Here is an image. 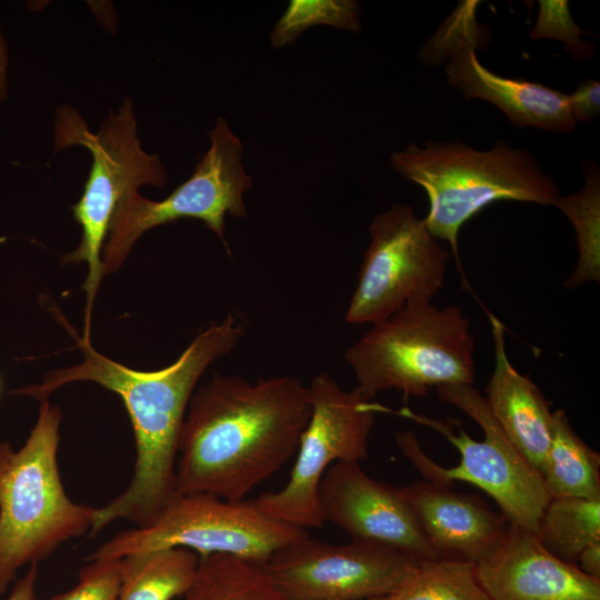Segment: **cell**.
I'll list each match as a JSON object with an SVG mask.
<instances>
[{
  "label": "cell",
  "instance_id": "6da1fadb",
  "mask_svg": "<svg viewBox=\"0 0 600 600\" xmlns=\"http://www.w3.org/2000/svg\"><path fill=\"white\" fill-rule=\"evenodd\" d=\"M242 336L239 320L229 314L200 332L173 363L156 371L128 368L76 336L82 362L50 371L39 384L11 391L41 401L64 384L91 381L123 401L136 441L134 473L123 492L96 508L90 537L118 519L147 528L174 498L179 438L194 387L208 367L229 353Z\"/></svg>",
  "mask_w": 600,
  "mask_h": 600
},
{
  "label": "cell",
  "instance_id": "7a4b0ae2",
  "mask_svg": "<svg viewBox=\"0 0 600 600\" xmlns=\"http://www.w3.org/2000/svg\"><path fill=\"white\" fill-rule=\"evenodd\" d=\"M310 413L308 387L298 378L214 374L187 407L176 492L243 500L297 453Z\"/></svg>",
  "mask_w": 600,
  "mask_h": 600
},
{
  "label": "cell",
  "instance_id": "3957f363",
  "mask_svg": "<svg viewBox=\"0 0 600 600\" xmlns=\"http://www.w3.org/2000/svg\"><path fill=\"white\" fill-rule=\"evenodd\" d=\"M61 419L59 407L41 400L24 444L14 450L0 441V597L20 568L38 564L91 529L96 508L70 500L61 481Z\"/></svg>",
  "mask_w": 600,
  "mask_h": 600
},
{
  "label": "cell",
  "instance_id": "277c9868",
  "mask_svg": "<svg viewBox=\"0 0 600 600\" xmlns=\"http://www.w3.org/2000/svg\"><path fill=\"white\" fill-rule=\"evenodd\" d=\"M390 161L397 172L426 191L424 223L449 243L458 267L459 230L477 212L502 200L553 206L559 197L558 187L530 152L502 141L489 151L458 143L429 142L426 148L411 143L393 152Z\"/></svg>",
  "mask_w": 600,
  "mask_h": 600
},
{
  "label": "cell",
  "instance_id": "5b68a950",
  "mask_svg": "<svg viewBox=\"0 0 600 600\" xmlns=\"http://www.w3.org/2000/svg\"><path fill=\"white\" fill-rule=\"evenodd\" d=\"M474 337L463 311L432 301L407 303L372 324L344 351L359 391L372 400L386 390L406 398L474 381Z\"/></svg>",
  "mask_w": 600,
  "mask_h": 600
},
{
  "label": "cell",
  "instance_id": "8992f818",
  "mask_svg": "<svg viewBox=\"0 0 600 600\" xmlns=\"http://www.w3.org/2000/svg\"><path fill=\"white\" fill-rule=\"evenodd\" d=\"M438 398L469 416L481 428L482 441L474 440L458 419H434L408 408L399 414L441 433L460 454L459 463L442 468L419 446L410 430L398 432L397 444L426 480L451 486L453 481L472 483L487 492L510 524L536 533L539 519L551 496L541 473L508 439L493 417L484 396L472 384H450L436 389Z\"/></svg>",
  "mask_w": 600,
  "mask_h": 600
},
{
  "label": "cell",
  "instance_id": "52a82bcc",
  "mask_svg": "<svg viewBox=\"0 0 600 600\" xmlns=\"http://www.w3.org/2000/svg\"><path fill=\"white\" fill-rule=\"evenodd\" d=\"M54 142L57 150L82 146L92 157L83 193L71 208L82 229L81 241L62 258L63 263L88 264L83 283L87 296L83 338L90 340L92 306L104 276L101 253L112 214L124 193L147 184L162 187L168 182V173L159 156L142 149L130 98L124 99L118 112H109L97 133L89 130L74 109L61 107L57 112Z\"/></svg>",
  "mask_w": 600,
  "mask_h": 600
},
{
  "label": "cell",
  "instance_id": "ba28073f",
  "mask_svg": "<svg viewBox=\"0 0 600 600\" xmlns=\"http://www.w3.org/2000/svg\"><path fill=\"white\" fill-rule=\"evenodd\" d=\"M308 536L306 529L269 517L252 500L177 493L152 524L117 533L88 560L183 547L199 557L223 553L261 566L276 551Z\"/></svg>",
  "mask_w": 600,
  "mask_h": 600
},
{
  "label": "cell",
  "instance_id": "9c48e42d",
  "mask_svg": "<svg viewBox=\"0 0 600 600\" xmlns=\"http://www.w3.org/2000/svg\"><path fill=\"white\" fill-rule=\"evenodd\" d=\"M210 147L188 180L167 198L153 201L138 190L124 193L109 226L102 248L103 273L116 272L124 262L134 242L146 231L179 219L191 218L224 239V217L244 218L243 193L252 179L242 167L243 146L226 119L219 117L209 131Z\"/></svg>",
  "mask_w": 600,
  "mask_h": 600
},
{
  "label": "cell",
  "instance_id": "30bf717a",
  "mask_svg": "<svg viewBox=\"0 0 600 600\" xmlns=\"http://www.w3.org/2000/svg\"><path fill=\"white\" fill-rule=\"evenodd\" d=\"M308 394L311 413L288 482L252 500L269 517L302 529L323 526L318 500L321 478L338 461L359 462L367 457L376 413L383 410L358 388L343 390L328 372L312 379Z\"/></svg>",
  "mask_w": 600,
  "mask_h": 600
},
{
  "label": "cell",
  "instance_id": "8fae6325",
  "mask_svg": "<svg viewBox=\"0 0 600 600\" xmlns=\"http://www.w3.org/2000/svg\"><path fill=\"white\" fill-rule=\"evenodd\" d=\"M369 233L344 317L351 324L372 326L407 303L432 301L446 282L450 253L411 206L394 204L377 214Z\"/></svg>",
  "mask_w": 600,
  "mask_h": 600
},
{
  "label": "cell",
  "instance_id": "7c38bea8",
  "mask_svg": "<svg viewBox=\"0 0 600 600\" xmlns=\"http://www.w3.org/2000/svg\"><path fill=\"white\" fill-rule=\"evenodd\" d=\"M420 563L386 543L353 539L337 546L308 536L259 567L290 600H371L396 592Z\"/></svg>",
  "mask_w": 600,
  "mask_h": 600
},
{
  "label": "cell",
  "instance_id": "4fadbf2b",
  "mask_svg": "<svg viewBox=\"0 0 600 600\" xmlns=\"http://www.w3.org/2000/svg\"><path fill=\"white\" fill-rule=\"evenodd\" d=\"M478 1H463L436 32L422 52L426 61L447 59L449 83L466 99L479 98L498 107L517 127H537L551 132L576 128L568 94L526 79L491 72L477 58L484 31L476 19Z\"/></svg>",
  "mask_w": 600,
  "mask_h": 600
},
{
  "label": "cell",
  "instance_id": "5bb4252c",
  "mask_svg": "<svg viewBox=\"0 0 600 600\" xmlns=\"http://www.w3.org/2000/svg\"><path fill=\"white\" fill-rule=\"evenodd\" d=\"M324 522L330 521L353 539L396 547L418 561L439 559L424 538L400 487L369 477L358 461H338L318 487Z\"/></svg>",
  "mask_w": 600,
  "mask_h": 600
},
{
  "label": "cell",
  "instance_id": "9a60e30c",
  "mask_svg": "<svg viewBox=\"0 0 600 600\" xmlns=\"http://www.w3.org/2000/svg\"><path fill=\"white\" fill-rule=\"evenodd\" d=\"M474 567L489 600H600V579L557 558L534 533L516 524Z\"/></svg>",
  "mask_w": 600,
  "mask_h": 600
},
{
  "label": "cell",
  "instance_id": "2e32d148",
  "mask_svg": "<svg viewBox=\"0 0 600 600\" xmlns=\"http://www.w3.org/2000/svg\"><path fill=\"white\" fill-rule=\"evenodd\" d=\"M400 490L438 558L476 566L500 546L509 529L501 512L451 486L426 480Z\"/></svg>",
  "mask_w": 600,
  "mask_h": 600
},
{
  "label": "cell",
  "instance_id": "e0dca14e",
  "mask_svg": "<svg viewBox=\"0 0 600 600\" xmlns=\"http://www.w3.org/2000/svg\"><path fill=\"white\" fill-rule=\"evenodd\" d=\"M489 320L494 368L484 398L508 439L541 473L551 439L553 411L537 384L511 364L503 323L491 313Z\"/></svg>",
  "mask_w": 600,
  "mask_h": 600
},
{
  "label": "cell",
  "instance_id": "ac0fdd59",
  "mask_svg": "<svg viewBox=\"0 0 600 600\" xmlns=\"http://www.w3.org/2000/svg\"><path fill=\"white\" fill-rule=\"evenodd\" d=\"M541 476L551 497L600 500V456L576 433L562 409L552 412Z\"/></svg>",
  "mask_w": 600,
  "mask_h": 600
},
{
  "label": "cell",
  "instance_id": "d6986e66",
  "mask_svg": "<svg viewBox=\"0 0 600 600\" xmlns=\"http://www.w3.org/2000/svg\"><path fill=\"white\" fill-rule=\"evenodd\" d=\"M118 600H172L191 586L199 556L183 547L158 549L122 558Z\"/></svg>",
  "mask_w": 600,
  "mask_h": 600
},
{
  "label": "cell",
  "instance_id": "ffe728a7",
  "mask_svg": "<svg viewBox=\"0 0 600 600\" xmlns=\"http://www.w3.org/2000/svg\"><path fill=\"white\" fill-rule=\"evenodd\" d=\"M184 600H290L267 578L261 568L223 553L199 557V564Z\"/></svg>",
  "mask_w": 600,
  "mask_h": 600
},
{
  "label": "cell",
  "instance_id": "44dd1931",
  "mask_svg": "<svg viewBox=\"0 0 600 600\" xmlns=\"http://www.w3.org/2000/svg\"><path fill=\"white\" fill-rule=\"evenodd\" d=\"M534 534L552 554L574 564L582 550L600 541V500L551 497Z\"/></svg>",
  "mask_w": 600,
  "mask_h": 600
},
{
  "label": "cell",
  "instance_id": "7402d4cb",
  "mask_svg": "<svg viewBox=\"0 0 600 600\" xmlns=\"http://www.w3.org/2000/svg\"><path fill=\"white\" fill-rule=\"evenodd\" d=\"M581 191L559 196L553 206L571 221L577 236L578 262L564 288L572 290L589 281H600V178L594 167L584 170Z\"/></svg>",
  "mask_w": 600,
  "mask_h": 600
},
{
  "label": "cell",
  "instance_id": "603a6c76",
  "mask_svg": "<svg viewBox=\"0 0 600 600\" xmlns=\"http://www.w3.org/2000/svg\"><path fill=\"white\" fill-rule=\"evenodd\" d=\"M381 600H489L472 563L434 559L419 564L396 592Z\"/></svg>",
  "mask_w": 600,
  "mask_h": 600
},
{
  "label": "cell",
  "instance_id": "cb8c5ba5",
  "mask_svg": "<svg viewBox=\"0 0 600 600\" xmlns=\"http://www.w3.org/2000/svg\"><path fill=\"white\" fill-rule=\"evenodd\" d=\"M360 4L354 0H292L274 24L270 41L274 49L293 43L308 28L331 26L360 31Z\"/></svg>",
  "mask_w": 600,
  "mask_h": 600
},
{
  "label": "cell",
  "instance_id": "d4e9b609",
  "mask_svg": "<svg viewBox=\"0 0 600 600\" xmlns=\"http://www.w3.org/2000/svg\"><path fill=\"white\" fill-rule=\"evenodd\" d=\"M539 16L530 37L537 39H558L564 42L567 50L576 59H588L593 47L580 36L587 33L573 21L569 2L566 0H540Z\"/></svg>",
  "mask_w": 600,
  "mask_h": 600
},
{
  "label": "cell",
  "instance_id": "484cf974",
  "mask_svg": "<svg viewBox=\"0 0 600 600\" xmlns=\"http://www.w3.org/2000/svg\"><path fill=\"white\" fill-rule=\"evenodd\" d=\"M122 577V558L90 560L73 588L49 600H118Z\"/></svg>",
  "mask_w": 600,
  "mask_h": 600
},
{
  "label": "cell",
  "instance_id": "4316f807",
  "mask_svg": "<svg viewBox=\"0 0 600 600\" xmlns=\"http://www.w3.org/2000/svg\"><path fill=\"white\" fill-rule=\"evenodd\" d=\"M571 117L578 121H593L600 112V82L587 79L568 94Z\"/></svg>",
  "mask_w": 600,
  "mask_h": 600
},
{
  "label": "cell",
  "instance_id": "83f0119b",
  "mask_svg": "<svg viewBox=\"0 0 600 600\" xmlns=\"http://www.w3.org/2000/svg\"><path fill=\"white\" fill-rule=\"evenodd\" d=\"M37 577L38 564H32L22 578L16 580L6 600H36Z\"/></svg>",
  "mask_w": 600,
  "mask_h": 600
},
{
  "label": "cell",
  "instance_id": "f1b7e54d",
  "mask_svg": "<svg viewBox=\"0 0 600 600\" xmlns=\"http://www.w3.org/2000/svg\"><path fill=\"white\" fill-rule=\"evenodd\" d=\"M577 561L584 573L600 579V541L593 542L582 550Z\"/></svg>",
  "mask_w": 600,
  "mask_h": 600
},
{
  "label": "cell",
  "instance_id": "f546056e",
  "mask_svg": "<svg viewBox=\"0 0 600 600\" xmlns=\"http://www.w3.org/2000/svg\"><path fill=\"white\" fill-rule=\"evenodd\" d=\"M7 47L0 29V103L6 99L7 96Z\"/></svg>",
  "mask_w": 600,
  "mask_h": 600
},
{
  "label": "cell",
  "instance_id": "4dcf8cb0",
  "mask_svg": "<svg viewBox=\"0 0 600 600\" xmlns=\"http://www.w3.org/2000/svg\"><path fill=\"white\" fill-rule=\"evenodd\" d=\"M1 388H2V383H1V378H0V393H1Z\"/></svg>",
  "mask_w": 600,
  "mask_h": 600
},
{
  "label": "cell",
  "instance_id": "1f68e13d",
  "mask_svg": "<svg viewBox=\"0 0 600 600\" xmlns=\"http://www.w3.org/2000/svg\"><path fill=\"white\" fill-rule=\"evenodd\" d=\"M382 598H379V599H371V600H381Z\"/></svg>",
  "mask_w": 600,
  "mask_h": 600
}]
</instances>
